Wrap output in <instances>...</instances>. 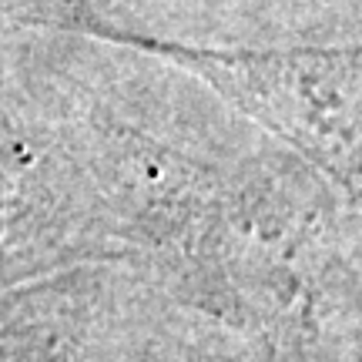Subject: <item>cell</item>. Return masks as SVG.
<instances>
[{
    "label": "cell",
    "instance_id": "6da1fadb",
    "mask_svg": "<svg viewBox=\"0 0 362 362\" xmlns=\"http://www.w3.org/2000/svg\"><path fill=\"white\" fill-rule=\"evenodd\" d=\"M128 40L192 71L362 205V40L296 47Z\"/></svg>",
    "mask_w": 362,
    "mask_h": 362
}]
</instances>
